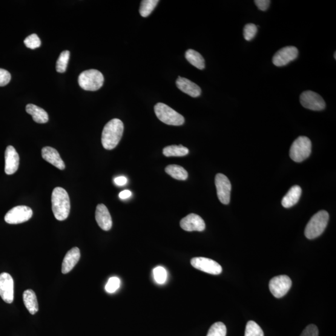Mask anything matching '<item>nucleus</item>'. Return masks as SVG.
<instances>
[{
    "label": "nucleus",
    "mask_w": 336,
    "mask_h": 336,
    "mask_svg": "<svg viewBox=\"0 0 336 336\" xmlns=\"http://www.w3.org/2000/svg\"><path fill=\"white\" fill-rule=\"evenodd\" d=\"M51 202L52 210L56 219L59 221L67 219L71 210L70 198L67 191L61 187H57L52 193Z\"/></svg>",
    "instance_id": "f257e3e1"
},
{
    "label": "nucleus",
    "mask_w": 336,
    "mask_h": 336,
    "mask_svg": "<svg viewBox=\"0 0 336 336\" xmlns=\"http://www.w3.org/2000/svg\"><path fill=\"white\" fill-rule=\"evenodd\" d=\"M124 125L120 119H114L105 125L102 134V143L104 148L111 150L119 145L123 136Z\"/></svg>",
    "instance_id": "f03ea898"
},
{
    "label": "nucleus",
    "mask_w": 336,
    "mask_h": 336,
    "mask_svg": "<svg viewBox=\"0 0 336 336\" xmlns=\"http://www.w3.org/2000/svg\"><path fill=\"white\" fill-rule=\"evenodd\" d=\"M329 215L326 211H321L313 215L306 227L304 234L308 239L320 237L326 228Z\"/></svg>",
    "instance_id": "7ed1b4c3"
},
{
    "label": "nucleus",
    "mask_w": 336,
    "mask_h": 336,
    "mask_svg": "<svg viewBox=\"0 0 336 336\" xmlns=\"http://www.w3.org/2000/svg\"><path fill=\"white\" fill-rule=\"evenodd\" d=\"M154 109L158 119L165 124L181 126L185 122V118L182 115L165 103H158Z\"/></svg>",
    "instance_id": "20e7f679"
},
{
    "label": "nucleus",
    "mask_w": 336,
    "mask_h": 336,
    "mask_svg": "<svg viewBox=\"0 0 336 336\" xmlns=\"http://www.w3.org/2000/svg\"><path fill=\"white\" fill-rule=\"evenodd\" d=\"M80 87L85 91H96L101 88L104 82V77L100 71L90 70L82 72L78 79Z\"/></svg>",
    "instance_id": "39448f33"
},
{
    "label": "nucleus",
    "mask_w": 336,
    "mask_h": 336,
    "mask_svg": "<svg viewBox=\"0 0 336 336\" xmlns=\"http://www.w3.org/2000/svg\"><path fill=\"white\" fill-rule=\"evenodd\" d=\"M311 142L308 137H298L293 143L291 148H290V158L295 162H302L308 159L311 154Z\"/></svg>",
    "instance_id": "423d86ee"
},
{
    "label": "nucleus",
    "mask_w": 336,
    "mask_h": 336,
    "mask_svg": "<svg viewBox=\"0 0 336 336\" xmlns=\"http://www.w3.org/2000/svg\"><path fill=\"white\" fill-rule=\"evenodd\" d=\"M32 209L26 206L14 207L8 211L5 217L6 222L9 224H19L27 222L32 217Z\"/></svg>",
    "instance_id": "0eeeda50"
},
{
    "label": "nucleus",
    "mask_w": 336,
    "mask_h": 336,
    "mask_svg": "<svg viewBox=\"0 0 336 336\" xmlns=\"http://www.w3.org/2000/svg\"><path fill=\"white\" fill-rule=\"evenodd\" d=\"M292 285V281L286 275H279L272 278L269 283V288L275 298L284 297L289 292Z\"/></svg>",
    "instance_id": "6e6552de"
},
{
    "label": "nucleus",
    "mask_w": 336,
    "mask_h": 336,
    "mask_svg": "<svg viewBox=\"0 0 336 336\" xmlns=\"http://www.w3.org/2000/svg\"><path fill=\"white\" fill-rule=\"evenodd\" d=\"M300 102L303 107L311 110L321 111L326 107L323 97L312 91L303 92L300 96Z\"/></svg>",
    "instance_id": "1a4fd4ad"
},
{
    "label": "nucleus",
    "mask_w": 336,
    "mask_h": 336,
    "mask_svg": "<svg viewBox=\"0 0 336 336\" xmlns=\"http://www.w3.org/2000/svg\"><path fill=\"white\" fill-rule=\"evenodd\" d=\"M215 184L220 203L223 205H229L231 200L232 186L228 177L223 174H217L215 178Z\"/></svg>",
    "instance_id": "9d476101"
},
{
    "label": "nucleus",
    "mask_w": 336,
    "mask_h": 336,
    "mask_svg": "<svg viewBox=\"0 0 336 336\" xmlns=\"http://www.w3.org/2000/svg\"><path fill=\"white\" fill-rule=\"evenodd\" d=\"M191 265L199 271L211 275H219L222 268L216 261L205 257H195L191 260Z\"/></svg>",
    "instance_id": "9b49d317"
},
{
    "label": "nucleus",
    "mask_w": 336,
    "mask_h": 336,
    "mask_svg": "<svg viewBox=\"0 0 336 336\" xmlns=\"http://www.w3.org/2000/svg\"><path fill=\"white\" fill-rule=\"evenodd\" d=\"M0 297L5 303L11 304L14 300V281L8 273L0 274Z\"/></svg>",
    "instance_id": "f8f14e48"
},
{
    "label": "nucleus",
    "mask_w": 336,
    "mask_h": 336,
    "mask_svg": "<svg viewBox=\"0 0 336 336\" xmlns=\"http://www.w3.org/2000/svg\"><path fill=\"white\" fill-rule=\"evenodd\" d=\"M298 56V49L295 47H286L281 49L273 57V63L277 67H282L294 61Z\"/></svg>",
    "instance_id": "ddd939ff"
},
{
    "label": "nucleus",
    "mask_w": 336,
    "mask_h": 336,
    "mask_svg": "<svg viewBox=\"0 0 336 336\" xmlns=\"http://www.w3.org/2000/svg\"><path fill=\"white\" fill-rule=\"evenodd\" d=\"M180 226L183 230L188 232L205 231L206 224L205 221L199 215L190 214L181 220Z\"/></svg>",
    "instance_id": "4468645a"
},
{
    "label": "nucleus",
    "mask_w": 336,
    "mask_h": 336,
    "mask_svg": "<svg viewBox=\"0 0 336 336\" xmlns=\"http://www.w3.org/2000/svg\"><path fill=\"white\" fill-rule=\"evenodd\" d=\"M5 159L6 174L11 175L15 173L19 167V156L13 146H8L6 149Z\"/></svg>",
    "instance_id": "2eb2a0df"
},
{
    "label": "nucleus",
    "mask_w": 336,
    "mask_h": 336,
    "mask_svg": "<svg viewBox=\"0 0 336 336\" xmlns=\"http://www.w3.org/2000/svg\"><path fill=\"white\" fill-rule=\"evenodd\" d=\"M96 219L100 228L103 231H110L112 227L111 217L107 207L103 204L97 206Z\"/></svg>",
    "instance_id": "dca6fc26"
},
{
    "label": "nucleus",
    "mask_w": 336,
    "mask_h": 336,
    "mask_svg": "<svg viewBox=\"0 0 336 336\" xmlns=\"http://www.w3.org/2000/svg\"><path fill=\"white\" fill-rule=\"evenodd\" d=\"M41 154L43 159L47 162L61 170H64L65 168V164L56 149L50 146H46L42 149Z\"/></svg>",
    "instance_id": "f3484780"
},
{
    "label": "nucleus",
    "mask_w": 336,
    "mask_h": 336,
    "mask_svg": "<svg viewBox=\"0 0 336 336\" xmlns=\"http://www.w3.org/2000/svg\"><path fill=\"white\" fill-rule=\"evenodd\" d=\"M176 85L180 91L189 95V96L194 97V98L200 96L201 89L199 86L188 79L178 77L176 80Z\"/></svg>",
    "instance_id": "a211bd4d"
},
{
    "label": "nucleus",
    "mask_w": 336,
    "mask_h": 336,
    "mask_svg": "<svg viewBox=\"0 0 336 336\" xmlns=\"http://www.w3.org/2000/svg\"><path fill=\"white\" fill-rule=\"evenodd\" d=\"M80 258V252L79 248H74L68 252L62 263V274H67L70 273L78 263Z\"/></svg>",
    "instance_id": "6ab92c4d"
},
{
    "label": "nucleus",
    "mask_w": 336,
    "mask_h": 336,
    "mask_svg": "<svg viewBox=\"0 0 336 336\" xmlns=\"http://www.w3.org/2000/svg\"><path fill=\"white\" fill-rule=\"evenodd\" d=\"M301 192L302 190L300 186H293L283 197L281 205L285 208H290L297 205L300 199Z\"/></svg>",
    "instance_id": "aec40b11"
},
{
    "label": "nucleus",
    "mask_w": 336,
    "mask_h": 336,
    "mask_svg": "<svg viewBox=\"0 0 336 336\" xmlns=\"http://www.w3.org/2000/svg\"><path fill=\"white\" fill-rule=\"evenodd\" d=\"M26 111L32 116L34 121L37 123H46L48 122V114L41 107L34 104H28L26 107Z\"/></svg>",
    "instance_id": "412c9836"
},
{
    "label": "nucleus",
    "mask_w": 336,
    "mask_h": 336,
    "mask_svg": "<svg viewBox=\"0 0 336 336\" xmlns=\"http://www.w3.org/2000/svg\"><path fill=\"white\" fill-rule=\"evenodd\" d=\"M24 301L26 308L31 315H35L38 311L39 306L35 293L33 289H27L24 293Z\"/></svg>",
    "instance_id": "4be33fe9"
},
{
    "label": "nucleus",
    "mask_w": 336,
    "mask_h": 336,
    "mask_svg": "<svg viewBox=\"0 0 336 336\" xmlns=\"http://www.w3.org/2000/svg\"><path fill=\"white\" fill-rule=\"evenodd\" d=\"M186 59L191 64L199 70L205 68V61L203 57L198 52L193 50H189L186 52Z\"/></svg>",
    "instance_id": "5701e85b"
},
{
    "label": "nucleus",
    "mask_w": 336,
    "mask_h": 336,
    "mask_svg": "<svg viewBox=\"0 0 336 336\" xmlns=\"http://www.w3.org/2000/svg\"><path fill=\"white\" fill-rule=\"evenodd\" d=\"M166 157H183L189 153V149L182 145L166 146L163 150Z\"/></svg>",
    "instance_id": "b1692460"
},
{
    "label": "nucleus",
    "mask_w": 336,
    "mask_h": 336,
    "mask_svg": "<svg viewBox=\"0 0 336 336\" xmlns=\"http://www.w3.org/2000/svg\"><path fill=\"white\" fill-rule=\"evenodd\" d=\"M165 171L169 176L177 180H186L188 177V172L179 165H169L165 168Z\"/></svg>",
    "instance_id": "393cba45"
},
{
    "label": "nucleus",
    "mask_w": 336,
    "mask_h": 336,
    "mask_svg": "<svg viewBox=\"0 0 336 336\" xmlns=\"http://www.w3.org/2000/svg\"><path fill=\"white\" fill-rule=\"evenodd\" d=\"M159 1L158 0H143L141 3L140 8V15L142 17H148L156 8Z\"/></svg>",
    "instance_id": "a878e982"
},
{
    "label": "nucleus",
    "mask_w": 336,
    "mask_h": 336,
    "mask_svg": "<svg viewBox=\"0 0 336 336\" xmlns=\"http://www.w3.org/2000/svg\"><path fill=\"white\" fill-rule=\"evenodd\" d=\"M70 57V52L62 51L56 62V71L57 73H64L67 70L69 60Z\"/></svg>",
    "instance_id": "bb28decb"
},
{
    "label": "nucleus",
    "mask_w": 336,
    "mask_h": 336,
    "mask_svg": "<svg viewBox=\"0 0 336 336\" xmlns=\"http://www.w3.org/2000/svg\"><path fill=\"white\" fill-rule=\"evenodd\" d=\"M245 336H264V333L258 324L250 321L246 325Z\"/></svg>",
    "instance_id": "cd10ccee"
},
{
    "label": "nucleus",
    "mask_w": 336,
    "mask_h": 336,
    "mask_svg": "<svg viewBox=\"0 0 336 336\" xmlns=\"http://www.w3.org/2000/svg\"><path fill=\"white\" fill-rule=\"evenodd\" d=\"M227 328L225 324L221 322L212 324L207 336H226Z\"/></svg>",
    "instance_id": "c85d7f7f"
},
{
    "label": "nucleus",
    "mask_w": 336,
    "mask_h": 336,
    "mask_svg": "<svg viewBox=\"0 0 336 336\" xmlns=\"http://www.w3.org/2000/svg\"><path fill=\"white\" fill-rule=\"evenodd\" d=\"M24 43L26 47L31 50L39 48L41 45V40L36 34H31L30 36H28L25 39Z\"/></svg>",
    "instance_id": "c756f323"
},
{
    "label": "nucleus",
    "mask_w": 336,
    "mask_h": 336,
    "mask_svg": "<svg viewBox=\"0 0 336 336\" xmlns=\"http://www.w3.org/2000/svg\"><path fill=\"white\" fill-rule=\"evenodd\" d=\"M257 27L252 24L246 25L243 28V36L246 41H251L256 36L257 33Z\"/></svg>",
    "instance_id": "7c9ffc66"
},
{
    "label": "nucleus",
    "mask_w": 336,
    "mask_h": 336,
    "mask_svg": "<svg viewBox=\"0 0 336 336\" xmlns=\"http://www.w3.org/2000/svg\"><path fill=\"white\" fill-rule=\"evenodd\" d=\"M153 276L155 281L159 284L165 283L167 279V272L162 266H157L153 270Z\"/></svg>",
    "instance_id": "2f4dec72"
},
{
    "label": "nucleus",
    "mask_w": 336,
    "mask_h": 336,
    "mask_svg": "<svg viewBox=\"0 0 336 336\" xmlns=\"http://www.w3.org/2000/svg\"><path fill=\"white\" fill-rule=\"evenodd\" d=\"M120 280L119 278L111 277L108 280L107 285L105 286V290L109 294H113L119 288Z\"/></svg>",
    "instance_id": "473e14b6"
},
{
    "label": "nucleus",
    "mask_w": 336,
    "mask_h": 336,
    "mask_svg": "<svg viewBox=\"0 0 336 336\" xmlns=\"http://www.w3.org/2000/svg\"><path fill=\"white\" fill-rule=\"evenodd\" d=\"M11 79V76L9 72L0 69V87H4L9 84Z\"/></svg>",
    "instance_id": "72a5a7b5"
},
{
    "label": "nucleus",
    "mask_w": 336,
    "mask_h": 336,
    "mask_svg": "<svg viewBox=\"0 0 336 336\" xmlns=\"http://www.w3.org/2000/svg\"><path fill=\"white\" fill-rule=\"evenodd\" d=\"M300 336H319V331L317 326L310 324L307 326Z\"/></svg>",
    "instance_id": "f704fd0d"
},
{
    "label": "nucleus",
    "mask_w": 336,
    "mask_h": 336,
    "mask_svg": "<svg viewBox=\"0 0 336 336\" xmlns=\"http://www.w3.org/2000/svg\"><path fill=\"white\" fill-rule=\"evenodd\" d=\"M258 9L261 11H266L268 9L271 2L270 0H255L254 2Z\"/></svg>",
    "instance_id": "c9c22d12"
},
{
    "label": "nucleus",
    "mask_w": 336,
    "mask_h": 336,
    "mask_svg": "<svg viewBox=\"0 0 336 336\" xmlns=\"http://www.w3.org/2000/svg\"><path fill=\"white\" fill-rule=\"evenodd\" d=\"M128 180L124 176H120L115 178L114 183L116 185L119 186H123L126 185Z\"/></svg>",
    "instance_id": "e433bc0d"
},
{
    "label": "nucleus",
    "mask_w": 336,
    "mask_h": 336,
    "mask_svg": "<svg viewBox=\"0 0 336 336\" xmlns=\"http://www.w3.org/2000/svg\"><path fill=\"white\" fill-rule=\"evenodd\" d=\"M131 195L132 194L130 191L125 190L120 192L119 194V197L121 199H128L129 197H130Z\"/></svg>",
    "instance_id": "4c0bfd02"
},
{
    "label": "nucleus",
    "mask_w": 336,
    "mask_h": 336,
    "mask_svg": "<svg viewBox=\"0 0 336 336\" xmlns=\"http://www.w3.org/2000/svg\"><path fill=\"white\" fill-rule=\"evenodd\" d=\"M334 59H336V53H334Z\"/></svg>",
    "instance_id": "58836bf2"
}]
</instances>
